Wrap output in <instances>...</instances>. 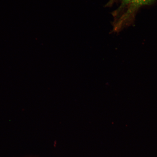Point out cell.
Instances as JSON below:
<instances>
[{
    "label": "cell",
    "mask_w": 157,
    "mask_h": 157,
    "mask_svg": "<svg viewBox=\"0 0 157 157\" xmlns=\"http://www.w3.org/2000/svg\"><path fill=\"white\" fill-rule=\"evenodd\" d=\"M117 0H109V2L107 3V5L106 6L107 7L111 6Z\"/></svg>",
    "instance_id": "2"
},
{
    "label": "cell",
    "mask_w": 157,
    "mask_h": 157,
    "mask_svg": "<svg viewBox=\"0 0 157 157\" xmlns=\"http://www.w3.org/2000/svg\"><path fill=\"white\" fill-rule=\"evenodd\" d=\"M154 0H122L120 6L113 13L115 18L114 29L119 30L130 21L134 13L139 8L148 5Z\"/></svg>",
    "instance_id": "1"
}]
</instances>
